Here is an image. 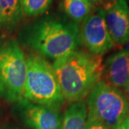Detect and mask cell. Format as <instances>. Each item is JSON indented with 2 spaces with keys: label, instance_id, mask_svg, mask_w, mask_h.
Returning <instances> with one entry per match:
<instances>
[{
  "label": "cell",
  "instance_id": "cell-1",
  "mask_svg": "<svg viewBox=\"0 0 129 129\" xmlns=\"http://www.w3.org/2000/svg\"><path fill=\"white\" fill-rule=\"evenodd\" d=\"M19 40L36 54L55 61L77 50L79 25L68 17L45 16L24 27Z\"/></svg>",
  "mask_w": 129,
  "mask_h": 129
},
{
  "label": "cell",
  "instance_id": "cell-2",
  "mask_svg": "<svg viewBox=\"0 0 129 129\" xmlns=\"http://www.w3.org/2000/svg\"><path fill=\"white\" fill-rule=\"evenodd\" d=\"M52 68L64 101H83L101 80V56L75 50L54 61Z\"/></svg>",
  "mask_w": 129,
  "mask_h": 129
},
{
  "label": "cell",
  "instance_id": "cell-3",
  "mask_svg": "<svg viewBox=\"0 0 129 129\" xmlns=\"http://www.w3.org/2000/svg\"><path fill=\"white\" fill-rule=\"evenodd\" d=\"M26 62L24 98L35 103L60 109L64 100L52 65L45 57L36 53L28 55Z\"/></svg>",
  "mask_w": 129,
  "mask_h": 129
},
{
  "label": "cell",
  "instance_id": "cell-4",
  "mask_svg": "<svg viewBox=\"0 0 129 129\" xmlns=\"http://www.w3.org/2000/svg\"><path fill=\"white\" fill-rule=\"evenodd\" d=\"M88 118L108 129H117L129 115V101L123 92L101 80L87 97Z\"/></svg>",
  "mask_w": 129,
  "mask_h": 129
},
{
  "label": "cell",
  "instance_id": "cell-5",
  "mask_svg": "<svg viewBox=\"0 0 129 129\" xmlns=\"http://www.w3.org/2000/svg\"><path fill=\"white\" fill-rule=\"evenodd\" d=\"M27 62L18 42L9 40L0 47V97L14 103L24 98Z\"/></svg>",
  "mask_w": 129,
  "mask_h": 129
},
{
  "label": "cell",
  "instance_id": "cell-6",
  "mask_svg": "<svg viewBox=\"0 0 129 129\" xmlns=\"http://www.w3.org/2000/svg\"><path fill=\"white\" fill-rule=\"evenodd\" d=\"M79 42L89 52L101 57L114 47L103 7H95L79 24Z\"/></svg>",
  "mask_w": 129,
  "mask_h": 129
},
{
  "label": "cell",
  "instance_id": "cell-7",
  "mask_svg": "<svg viewBox=\"0 0 129 129\" xmlns=\"http://www.w3.org/2000/svg\"><path fill=\"white\" fill-rule=\"evenodd\" d=\"M14 115L30 129H61L62 118L59 109L22 98L13 103Z\"/></svg>",
  "mask_w": 129,
  "mask_h": 129
},
{
  "label": "cell",
  "instance_id": "cell-8",
  "mask_svg": "<svg viewBox=\"0 0 129 129\" xmlns=\"http://www.w3.org/2000/svg\"><path fill=\"white\" fill-rule=\"evenodd\" d=\"M111 39L117 45L129 44V5L126 0H111L103 7Z\"/></svg>",
  "mask_w": 129,
  "mask_h": 129
},
{
  "label": "cell",
  "instance_id": "cell-9",
  "mask_svg": "<svg viewBox=\"0 0 129 129\" xmlns=\"http://www.w3.org/2000/svg\"><path fill=\"white\" fill-rule=\"evenodd\" d=\"M106 83L123 89L129 80V47L112 54L103 63V75Z\"/></svg>",
  "mask_w": 129,
  "mask_h": 129
},
{
  "label": "cell",
  "instance_id": "cell-10",
  "mask_svg": "<svg viewBox=\"0 0 129 129\" xmlns=\"http://www.w3.org/2000/svg\"><path fill=\"white\" fill-rule=\"evenodd\" d=\"M87 117L85 101L72 103L64 112L61 129H85Z\"/></svg>",
  "mask_w": 129,
  "mask_h": 129
},
{
  "label": "cell",
  "instance_id": "cell-11",
  "mask_svg": "<svg viewBox=\"0 0 129 129\" xmlns=\"http://www.w3.org/2000/svg\"><path fill=\"white\" fill-rule=\"evenodd\" d=\"M0 8L2 12L0 26L8 31L12 30L24 16L22 0H0Z\"/></svg>",
  "mask_w": 129,
  "mask_h": 129
},
{
  "label": "cell",
  "instance_id": "cell-12",
  "mask_svg": "<svg viewBox=\"0 0 129 129\" xmlns=\"http://www.w3.org/2000/svg\"><path fill=\"white\" fill-rule=\"evenodd\" d=\"M60 6L66 17L78 25L95 7L88 0H60Z\"/></svg>",
  "mask_w": 129,
  "mask_h": 129
},
{
  "label": "cell",
  "instance_id": "cell-13",
  "mask_svg": "<svg viewBox=\"0 0 129 129\" xmlns=\"http://www.w3.org/2000/svg\"><path fill=\"white\" fill-rule=\"evenodd\" d=\"M54 0H22L24 15L37 17L50 9Z\"/></svg>",
  "mask_w": 129,
  "mask_h": 129
},
{
  "label": "cell",
  "instance_id": "cell-14",
  "mask_svg": "<svg viewBox=\"0 0 129 129\" xmlns=\"http://www.w3.org/2000/svg\"><path fill=\"white\" fill-rule=\"evenodd\" d=\"M85 129H108L101 123L87 117Z\"/></svg>",
  "mask_w": 129,
  "mask_h": 129
},
{
  "label": "cell",
  "instance_id": "cell-15",
  "mask_svg": "<svg viewBox=\"0 0 129 129\" xmlns=\"http://www.w3.org/2000/svg\"><path fill=\"white\" fill-rule=\"evenodd\" d=\"M92 5L95 7H103L105 5L111 0H88Z\"/></svg>",
  "mask_w": 129,
  "mask_h": 129
},
{
  "label": "cell",
  "instance_id": "cell-16",
  "mask_svg": "<svg viewBox=\"0 0 129 129\" xmlns=\"http://www.w3.org/2000/svg\"><path fill=\"white\" fill-rule=\"evenodd\" d=\"M119 128L120 129H129V115L123 120Z\"/></svg>",
  "mask_w": 129,
  "mask_h": 129
},
{
  "label": "cell",
  "instance_id": "cell-17",
  "mask_svg": "<svg viewBox=\"0 0 129 129\" xmlns=\"http://www.w3.org/2000/svg\"><path fill=\"white\" fill-rule=\"evenodd\" d=\"M123 90H124L123 93H124L126 97V98L128 99V101H129V80L128 81V83H126V85H125Z\"/></svg>",
  "mask_w": 129,
  "mask_h": 129
},
{
  "label": "cell",
  "instance_id": "cell-18",
  "mask_svg": "<svg viewBox=\"0 0 129 129\" xmlns=\"http://www.w3.org/2000/svg\"><path fill=\"white\" fill-rule=\"evenodd\" d=\"M1 22H2V12H1V8H0V25H1Z\"/></svg>",
  "mask_w": 129,
  "mask_h": 129
},
{
  "label": "cell",
  "instance_id": "cell-19",
  "mask_svg": "<svg viewBox=\"0 0 129 129\" xmlns=\"http://www.w3.org/2000/svg\"><path fill=\"white\" fill-rule=\"evenodd\" d=\"M117 129H120V128H117Z\"/></svg>",
  "mask_w": 129,
  "mask_h": 129
}]
</instances>
